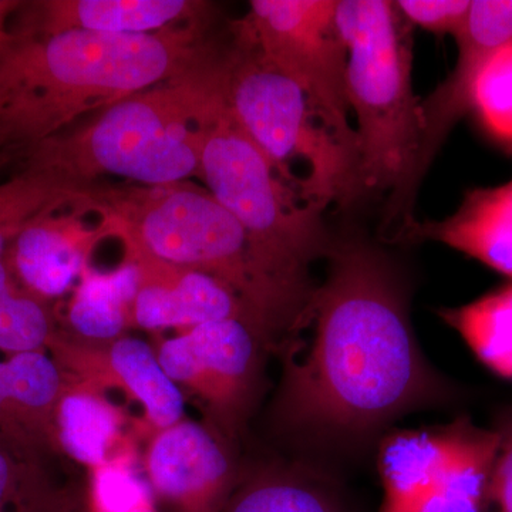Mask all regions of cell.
<instances>
[{
    "instance_id": "7",
    "label": "cell",
    "mask_w": 512,
    "mask_h": 512,
    "mask_svg": "<svg viewBox=\"0 0 512 512\" xmlns=\"http://www.w3.org/2000/svg\"><path fill=\"white\" fill-rule=\"evenodd\" d=\"M200 178L241 222L269 271L292 291L311 295L309 265L332 245L322 212L303 204L279 178L228 104L205 140Z\"/></svg>"
},
{
    "instance_id": "18",
    "label": "cell",
    "mask_w": 512,
    "mask_h": 512,
    "mask_svg": "<svg viewBox=\"0 0 512 512\" xmlns=\"http://www.w3.org/2000/svg\"><path fill=\"white\" fill-rule=\"evenodd\" d=\"M500 436L457 419V439L446 468L412 504L399 512H483Z\"/></svg>"
},
{
    "instance_id": "24",
    "label": "cell",
    "mask_w": 512,
    "mask_h": 512,
    "mask_svg": "<svg viewBox=\"0 0 512 512\" xmlns=\"http://www.w3.org/2000/svg\"><path fill=\"white\" fill-rule=\"evenodd\" d=\"M119 423V414L99 394L63 389L53 433L70 457L97 468L109 463V450L119 434Z\"/></svg>"
},
{
    "instance_id": "27",
    "label": "cell",
    "mask_w": 512,
    "mask_h": 512,
    "mask_svg": "<svg viewBox=\"0 0 512 512\" xmlns=\"http://www.w3.org/2000/svg\"><path fill=\"white\" fill-rule=\"evenodd\" d=\"M154 504L153 490L133 470L120 463L96 468L90 508L96 512H137Z\"/></svg>"
},
{
    "instance_id": "8",
    "label": "cell",
    "mask_w": 512,
    "mask_h": 512,
    "mask_svg": "<svg viewBox=\"0 0 512 512\" xmlns=\"http://www.w3.org/2000/svg\"><path fill=\"white\" fill-rule=\"evenodd\" d=\"M338 0H252L235 33L305 90L343 136L349 123L348 49L336 22Z\"/></svg>"
},
{
    "instance_id": "30",
    "label": "cell",
    "mask_w": 512,
    "mask_h": 512,
    "mask_svg": "<svg viewBox=\"0 0 512 512\" xmlns=\"http://www.w3.org/2000/svg\"><path fill=\"white\" fill-rule=\"evenodd\" d=\"M500 444L490 483L485 494L483 512H512V410L498 420Z\"/></svg>"
},
{
    "instance_id": "26",
    "label": "cell",
    "mask_w": 512,
    "mask_h": 512,
    "mask_svg": "<svg viewBox=\"0 0 512 512\" xmlns=\"http://www.w3.org/2000/svg\"><path fill=\"white\" fill-rule=\"evenodd\" d=\"M473 110L495 140L512 148V42L498 50L485 66Z\"/></svg>"
},
{
    "instance_id": "12",
    "label": "cell",
    "mask_w": 512,
    "mask_h": 512,
    "mask_svg": "<svg viewBox=\"0 0 512 512\" xmlns=\"http://www.w3.org/2000/svg\"><path fill=\"white\" fill-rule=\"evenodd\" d=\"M147 470L151 490L168 512H221L235 491L228 451L210 430L191 421L161 430Z\"/></svg>"
},
{
    "instance_id": "14",
    "label": "cell",
    "mask_w": 512,
    "mask_h": 512,
    "mask_svg": "<svg viewBox=\"0 0 512 512\" xmlns=\"http://www.w3.org/2000/svg\"><path fill=\"white\" fill-rule=\"evenodd\" d=\"M25 36H52L70 30L147 35L188 25H208L210 3L191 0H40L23 3Z\"/></svg>"
},
{
    "instance_id": "15",
    "label": "cell",
    "mask_w": 512,
    "mask_h": 512,
    "mask_svg": "<svg viewBox=\"0 0 512 512\" xmlns=\"http://www.w3.org/2000/svg\"><path fill=\"white\" fill-rule=\"evenodd\" d=\"M400 234L441 242L512 279V180L468 191L454 214L410 221Z\"/></svg>"
},
{
    "instance_id": "10",
    "label": "cell",
    "mask_w": 512,
    "mask_h": 512,
    "mask_svg": "<svg viewBox=\"0 0 512 512\" xmlns=\"http://www.w3.org/2000/svg\"><path fill=\"white\" fill-rule=\"evenodd\" d=\"M111 237L123 242L126 258L140 271V288L133 308V323L147 330L195 328L224 319L258 323L271 338L274 333L234 289L214 276L157 258L128 229L109 217Z\"/></svg>"
},
{
    "instance_id": "33",
    "label": "cell",
    "mask_w": 512,
    "mask_h": 512,
    "mask_svg": "<svg viewBox=\"0 0 512 512\" xmlns=\"http://www.w3.org/2000/svg\"><path fill=\"white\" fill-rule=\"evenodd\" d=\"M47 512H77L76 507H74L73 500H70L69 497H64V495L59 494L53 504L50 505L49 510ZM89 512H96L90 510ZM137 512H164L158 510L156 504L148 505V507L143 508V510Z\"/></svg>"
},
{
    "instance_id": "5",
    "label": "cell",
    "mask_w": 512,
    "mask_h": 512,
    "mask_svg": "<svg viewBox=\"0 0 512 512\" xmlns=\"http://www.w3.org/2000/svg\"><path fill=\"white\" fill-rule=\"evenodd\" d=\"M336 22L348 49L346 94L357 121L360 188L392 192V221L403 215L423 140L412 83L413 26L386 0H338Z\"/></svg>"
},
{
    "instance_id": "16",
    "label": "cell",
    "mask_w": 512,
    "mask_h": 512,
    "mask_svg": "<svg viewBox=\"0 0 512 512\" xmlns=\"http://www.w3.org/2000/svg\"><path fill=\"white\" fill-rule=\"evenodd\" d=\"M62 372L42 350L0 360V439L16 451L53 434Z\"/></svg>"
},
{
    "instance_id": "6",
    "label": "cell",
    "mask_w": 512,
    "mask_h": 512,
    "mask_svg": "<svg viewBox=\"0 0 512 512\" xmlns=\"http://www.w3.org/2000/svg\"><path fill=\"white\" fill-rule=\"evenodd\" d=\"M222 89L239 126L303 204L323 214L362 194L359 143L237 33L222 60Z\"/></svg>"
},
{
    "instance_id": "1",
    "label": "cell",
    "mask_w": 512,
    "mask_h": 512,
    "mask_svg": "<svg viewBox=\"0 0 512 512\" xmlns=\"http://www.w3.org/2000/svg\"><path fill=\"white\" fill-rule=\"evenodd\" d=\"M328 269L288 330L281 410L318 447L365 446L404 414L446 399L417 345L406 288L379 249L330 245Z\"/></svg>"
},
{
    "instance_id": "25",
    "label": "cell",
    "mask_w": 512,
    "mask_h": 512,
    "mask_svg": "<svg viewBox=\"0 0 512 512\" xmlns=\"http://www.w3.org/2000/svg\"><path fill=\"white\" fill-rule=\"evenodd\" d=\"M55 338L46 303L23 291L0 256V350L10 355L37 352Z\"/></svg>"
},
{
    "instance_id": "20",
    "label": "cell",
    "mask_w": 512,
    "mask_h": 512,
    "mask_svg": "<svg viewBox=\"0 0 512 512\" xmlns=\"http://www.w3.org/2000/svg\"><path fill=\"white\" fill-rule=\"evenodd\" d=\"M89 188L74 187L55 175L22 167L19 174L0 184V256L30 222L63 210L90 212Z\"/></svg>"
},
{
    "instance_id": "3",
    "label": "cell",
    "mask_w": 512,
    "mask_h": 512,
    "mask_svg": "<svg viewBox=\"0 0 512 512\" xmlns=\"http://www.w3.org/2000/svg\"><path fill=\"white\" fill-rule=\"evenodd\" d=\"M222 59L180 79L133 94L93 113L23 153L22 167L35 168L74 187L104 177L143 187L200 177L205 140L225 107Z\"/></svg>"
},
{
    "instance_id": "31",
    "label": "cell",
    "mask_w": 512,
    "mask_h": 512,
    "mask_svg": "<svg viewBox=\"0 0 512 512\" xmlns=\"http://www.w3.org/2000/svg\"><path fill=\"white\" fill-rule=\"evenodd\" d=\"M22 148L15 143L9 131L0 124V170L13 160L22 158Z\"/></svg>"
},
{
    "instance_id": "19",
    "label": "cell",
    "mask_w": 512,
    "mask_h": 512,
    "mask_svg": "<svg viewBox=\"0 0 512 512\" xmlns=\"http://www.w3.org/2000/svg\"><path fill=\"white\" fill-rule=\"evenodd\" d=\"M140 271L131 259L111 272L87 266L80 276L67 319L74 332L93 340H114L133 322Z\"/></svg>"
},
{
    "instance_id": "29",
    "label": "cell",
    "mask_w": 512,
    "mask_h": 512,
    "mask_svg": "<svg viewBox=\"0 0 512 512\" xmlns=\"http://www.w3.org/2000/svg\"><path fill=\"white\" fill-rule=\"evenodd\" d=\"M15 450L0 439V512H28L39 476L16 458Z\"/></svg>"
},
{
    "instance_id": "9",
    "label": "cell",
    "mask_w": 512,
    "mask_h": 512,
    "mask_svg": "<svg viewBox=\"0 0 512 512\" xmlns=\"http://www.w3.org/2000/svg\"><path fill=\"white\" fill-rule=\"evenodd\" d=\"M271 339L251 320H217L165 340L157 357L171 380L194 387L222 423L235 427L251 403L261 349Z\"/></svg>"
},
{
    "instance_id": "23",
    "label": "cell",
    "mask_w": 512,
    "mask_h": 512,
    "mask_svg": "<svg viewBox=\"0 0 512 512\" xmlns=\"http://www.w3.org/2000/svg\"><path fill=\"white\" fill-rule=\"evenodd\" d=\"M221 512H350L325 478L309 471H266L249 478Z\"/></svg>"
},
{
    "instance_id": "2",
    "label": "cell",
    "mask_w": 512,
    "mask_h": 512,
    "mask_svg": "<svg viewBox=\"0 0 512 512\" xmlns=\"http://www.w3.org/2000/svg\"><path fill=\"white\" fill-rule=\"evenodd\" d=\"M205 30L207 25L147 35L9 32L0 46V124L25 153L92 111L200 69L217 53Z\"/></svg>"
},
{
    "instance_id": "32",
    "label": "cell",
    "mask_w": 512,
    "mask_h": 512,
    "mask_svg": "<svg viewBox=\"0 0 512 512\" xmlns=\"http://www.w3.org/2000/svg\"><path fill=\"white\" fill-rule=\"evenodd\" d=\"M23 2H15V0H0V46L9 36L8 20L10 16L18 12Z\"/></svg>"
},
{
    "instance_id": "17",
    "label": "cell",
    "mask_w": 512,
    "mask_h": 512,
    "mask_svg": "<svg viewBox=\"0 0 512 512\" xmlns=\"http://www.w3.org/2000/svg\"><path fill=\"white\" fill-rule=\"evenodd\" d=\"M457 439V420L447 426L393 431L379 448L383 503L379 512H399L420 497L446 468Z\"/></svg>"
},
{
    "instance_id": "22",
    "label": "cell",
    "mask_w": 512,
    "mask_h": 512,
    "mask_svg": "<svg viewBox=\"0 0 512 512\" xmlns=\"http://www.w3.org/2000/svg\"><path fill=\"white\" fill-rule=\"evenodd\" d=\"M107 366L127 392L143 404L154 426L165 430L180 423L184 414L183 394L144 340H114L107 353Z\"/></svg>"
},
{
    "instance_id": "11",
    "label": "cell",
    "mask_w": 512,
    "mask_h": 512,
    "mask_svg": "<svg viewBox=\"0 0 512 512\" xmlns=\"http://www.w3.org/2000/svg\"><path fill=\"white\" fill-rule=\"evenodd\" d=\"M454 37L458 46L456 66L447 79L420 103L423 140L404 197L403 225L413 220L412 205L421 178L429 170L450 131L468 111L474 109L478 80L485 66L498 50L512 42V2L474 0L466 23Z\"/></svg>"
},
{
    "instance_id": "28",
    "label": "cell",
    "mask_w": 512,
    "mask_h": 512,
    "mask_svg": "<svg viewBox=\"0 0 512 512\" xmlns=\"http://www.w3.org/2000/svg\"><path fill=\"white\" fill-rule=\"evenodd\" d=\"M397 9L410 26H419L437 35L456 36L466 23L468 0H400Z\"/></svg>"
},
{
    "instance_id": "21",
    "label": "cell",
    "mask_w": 512,
    "mask_h": 512,
    "mask_svg": "<svg viewBox=\"0 0 512 512\" xmlns=\"http://www.w3.org/2000/svg\"><path fill=\"white\" fill-rule=\"evenodd\" d=\"M439 316L488 370L512 380V282Z\"/></svg>"
},
{
    "instance_id": "13",
    "label": "cell",
    "mask_w": 512,
    "mask_h": 512,
    "mask_svg": "<svg viewBox=\"0 0 512 512\" xmlns=\"http://www.w3.org/2000/svg\"><path fill=\"white\" fill-rule=\"evenodd\" d=\"M83 217L76 210L50 212L10 242L3 261L23 291L46 302L64 295L82 276L94 247L111 237L106 221L100 218L90 227Z\"/></svg>"
},
{
    "instance_id": "4",
    "label": "cell",
    "mask_w": 512,
    "mask_h": 512,
    "mask_svg": "<svg viewBox=\"0 0 512 512\" xmlns=\"http://www.w3.org/2000/svg\"><path fill=\"white\" fill-rule=\"evenodd\" d=\"M94 200V214L119 222L157 258L234 289L274 335L288 332L311 298L269 271L241 222L207 188L187 181L130 188L101 183Z\"/></svg>"
}]
</instances>
